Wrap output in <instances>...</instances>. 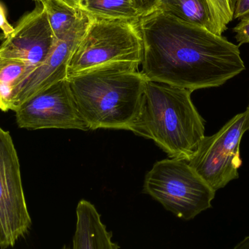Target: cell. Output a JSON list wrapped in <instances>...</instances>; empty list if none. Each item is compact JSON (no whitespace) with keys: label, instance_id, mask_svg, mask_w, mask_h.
I'll use <instances>...</instances> for the list:
<instances>
[{"label":"cell","instance_id":"cell-21","mask_svg":"<svg viewBox=\"0 0 249 249\" xmlns=\"http://www.w3.org/2000/svg\"><path fill=\"white\" fill-rule=\"evenodd\" d=\"M231 249H249V235Z\"/></svg>","mask_w":249,"mask_h":249},{"label":"cell","instance_id":"cell-18","mask_svg":"<svg viewBox=\"0 0 249 249\" xmlns=\"http://www.w3.org/2000/svg\"><path fill=\"white\" fill-rule=\"evenodd\" d=\"M160 0H132L139 16H145L156 10Z\"/></svg>","mask_w":249,"mask_h":249},{"label":"cell","instance_id":"cell-13","mask_svg":"<svg viewBox=\"0 0 249 249\" xmlns=\"http://www.w3.org/2000/svg\"><path fill=\"white\" fill-rule=\"evenodd\" d=\"M33 70L20 60L0 54V110H13L15 90Z\"/></svg>","mask_w":249,"mask_h":249},{"label":"cell","instance_id":"cell-22","mask_svg":"<svg viewBox=\"0 0 249 249\" xmlns=\"http://www.w3.org/2000/svg\"><path fill=\"white\" fill-rule=\"evenodd\" d=\"M67 3L70 4V5L73 6V7H77V4H78V1L80 0H65Z\"/></svg>","mask_w":249,"mask_h":249},{"label":"cell","instance_id":"cell-17","mask_svg":"<svg viewBox=\"0 0 249 249\" xmlns=\"http://www.w3.org/2000/svg\"><path fill=\"white\" fill-rule=\"evenodd\" d=\"M233 32L239 45L249 43V16L241 19L240 23L234 28Z\"/></svg>","mask_w":249,"mask_h":249},{"label":"cell","instance_id":"cell-16","mask_svg":"<svg viewBox=\"0 0 249 249\" xmlns=\"http://www.w3.org/2000/svg\"><path fill=\"white\" fill-rule=\"evenodd\" d=\"M212 13L213 33L222 35L228 25L233 20L234 6L232 0H208Z\"/></svg>","mask_w":249,"mask_h":249},{"label":"cell","instance_id":"cell-9","mask_svg":"<svg viewBox=\"0 0 249 249\" xmlns=\"http://www.w3.org/2000/svg\"><path fill=\"white\" fill-rule=\"evenodd\" d=\"M56 42L45 7L37 2L18 20L13 33L4 38L0 54L20 60L35 70L46 60Z\"/></svg>","mask_w":249,"mask_h":249},{"label":"cell","instance_id":"cell-8","mask_svg":"<svg viewBox=\"0 0 249 249\" xmlns=\"http://www.w3.org/2000/svg\"><path fill=\"white\" fill-rule=\"evenodd\" d=\"M14 112L20 128L89 130L79 113L67 78L39 90L20 104Z\"/></svg>","mask_w":249,"mask_h":249},{"label":"cell","instance_id":"cell-24","mask_svg":"<svg viewBox=\"0 0 249 249\" xmlns=\"http://www.w3.org/2000/svg\"><path fill=\"white\" fill-rule=\"evenodd\" d=\"M62 249H70L69 248V247H67V246H64V247H63Z\"/></svg>","mask_w":249,"mask_h":249},{"label":"cell","instance_id":"cell-1","mask_svg":"<svg viewBox=\"0 0 249 249\" xmlns=\"http://www.w3.org/2000/svg\"><path fill=\"white\" fill-rule=\"evenodd\" d=\"M141 72L148 80L194 91L218 87L245 70L239 46L222 35L158 10L139 19Z\"/></svg>","mask_w":249,"mask_h":249},{"label":"cell","instance_id":"cell-15","mask_svg":"<svg viewBox=\"0 0 249 249\" xmlns=\"http://www.w3.org/2000/svg\"><path fill=\"white\" fill-rule=\"evenodd\" d=\"M42 4L57 40L65 37L83 16V12L65 0H47Z\"/></svg>","mask_w":249,"mask_h":249},{"label":"cell","instance_id":"cell-14","mask_svg":"<svg viewBox=\"0 0 249 249\" xmlns=\"http://www.w3.org/2000/svg\"><path fill=\"white\" fill-rule=\"evenodd\" d=\"M77 8L99 19H139L132 0H80Z\"/></svg>","mask_w":249,"mask_h":249},{"label":"cell","instance_id":"cell-23","mask_svg":"<svg viewBox=\"0 0 249 249\" xmlns=\"http://www.w3.org/2000/svg\"><path fill=\"white\" fill-rule=\"evenodd\" d=\"M34 1H36V2L42 3L44 1H47V0H34Z\"/></svg>","mask_w":249,"mask_h":249},{"label":"cell","instance_id":"cell-12","mask_svg":"<svg viewBox=\"0 0 249 249\" xmlns=\"http://www.w3.org/2000/svg\"><path fill=\"white\" fill-rule=\"evenodd\" d=\"M156 10L184 23L213 32L208 0H160Z\"/></svg>","mask_w":249,"mask_h":249},{"label":"cell","instance_id":"cell-6","mask_svg":"<svg viewBox=\"0 0 249 249\" xmlns=\"http://www.w3.org/2000/svg\"><path fill=\"white\" fill-rule=\"evenodd\" d=\"M249 130V107L227 123L217 133L205 136L188 160L191 168L215 192L239 177L242 164L240 143Z\"/></svg>","mask_w":249,"mask_h":249},{"label":"cell","instance_id":"cell-11","mask_svg":"<svg viewBox=\"0 0 249 249\" xmlns=\"http://www.w3.org/2000/svg\"><path fill=\"white\" fill-rule=\"evenodd\" d=\"M77 222L72 249H120L112 241V233L107 229L97 209L90 202L80 200L76 209Z\"/></svg>","mask_w":249,"mask_h":249},{"label":"cell","instance_id":"cell-25","mask_svg":"<svg viewBox=\"0 0 249 249\" xmlns=\"http://www.w3.org/2000/svg\"><path fill=\"white\" fill-rule=\"evenodd\" d=\"M232 4H233V6L235 5V0H232Z\"/></svg>","mask_w":249,"mask_h":249},{"label":"cell","instance_id":"cell-7","mask_svg":"<svg viewBox=\"0 0 249 249\" xmlns=\"http://www.w3.org/2000/svg\"><path fill=\"white\" fill-rule=\"evenodd\" d=\"M32 225L17 150L10 132L0 127V249L14 247Z\"/></svg>","mask_w":249,"mask_h":249},{"label":"cell","instance_id":"cell-4","mask_svg":"<svg viewBox=\"0 0 249 249\" xmlns=\"http://www.w3.org/2000/svg\"><path fill=\"white\" fill-rule=\"evenodd\" d=\"M143 42L139 19H99L91 17L67 67V78L99 67L134 63L141 65Z\"/></svg>","mask_w":249,"mask_h":249},{"label":"cell","instance_id":"cell-5","mask_svg":"<svg viewBox=\"0 0 249 249\" xmlns=\"http://www.w3.org/2000/svg\"><path fill=\"white\" fill-rule=\"evenodd\" d=\"M143 193L185 221L211 209L216 194L189 165L188 160L177 158L154 164L145 177Z\"/></svg>","mask_w":249,"mask_h":249},{"label":"cell","instance_id":"cell-19","mask_svg":"<svg viewBox=\"0 0 249 249\" xmlns=\"http://www.w3.org/2000/svg\"><path fill=\"white\" fill-rule=\"evenodd\" d=\"M249 16V0H235L233 19H242Z\"/></svg>","mask_w":249,"mask_h":249},{"label":"cell","instance_id":"cell-3","mask_svg":"<svg viewBox=\"0 0 249 249\" xmlns=\"http://www.w3.org/2000/svg\"><path fill=\"white\" fill-rule=\"evenodd\" d=\"M192 90L147 80L140 114L130 131L152 139L171 158L189 160L205 137Z\"/></svg>","mask_w":249,"mask_h":249},{"label":"cell","instance_id":"cell-10","mask_svg":"<svg viewBox=\"0 0 249 249\" xmlns=\"http://www.w3.org/2000/svg\"><path fill=\"white\" fill-rule=\"evenodd\" d=\"M90 20L91 17L83 13L74 29L65 37L57 40L46 60L18 85L13 94V111L39 90L67 78L70 58Z\"/></svg>","mask_w":249,"mask_h":249},{"label":"cell","instance_id":"cell-2","mask_svg":"<svg viewBox=\"0 0 249 249\" xmlns=\"http://www.w3.org/2000/svg\"><path fill=\"white\" fill-rule=\"evenodd\" d=\"M139 67L119 63L68 78L79 113L89 130H130L140 114L148 80Z\"/></svg>","mask_w":249,"mask_h":249},{"label":"cell","instance_id":"cell-20","mask_svg":"<svg viewBox=\"0 0 249 249\" xmlns=\"http://www.w3.org/2000/svg\"><path fill=\"white\" fill-rule=\"evenodd\" d=\"M0 30L2 32L4 38L10 36L14 31V26H12L7 20L5 10L1 3H0Z\"/></svg>","mask_w":249,"mask_h":249}]
</instances>
